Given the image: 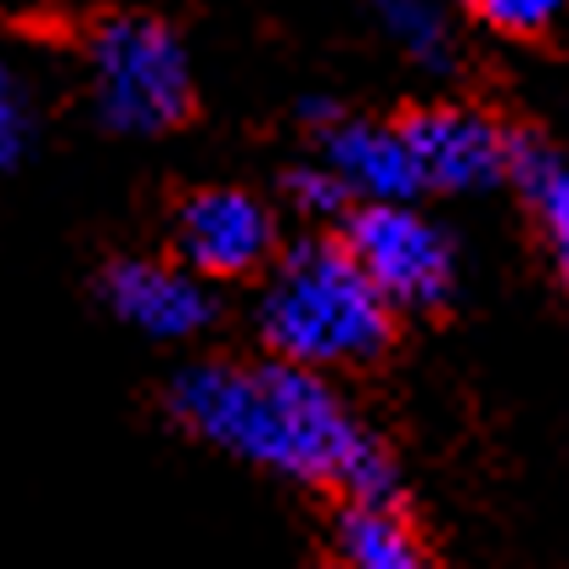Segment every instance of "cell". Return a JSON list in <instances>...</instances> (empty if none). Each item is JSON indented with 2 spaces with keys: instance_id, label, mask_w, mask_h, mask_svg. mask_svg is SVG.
<instances>
[{
  "instance_id": "cell-1",
  "label": "cell",
  "mask_w": 569,
  "mask_h": 569,
  "mask_svg": "<svg viewBox=\"0 0 569 569\" xmlns=\"http://www.w3.org/2000/svg\"><path fill=\"white\" fill-rule=\"evenodd\" d=\"M170 412L203 446L305 485H333L350 497V508H389L395 497L383 446L345 412L321 372L288 361H203L170 383Z\"/></svg>"
},
{
  "instance_id": "cell-2",
  "label": "cell",
  "mask_w": 569,
  "mask_h": 569,
  "mask_svg": "<svg viewBox=\"0 0 569 569\" xmlns=\"http://www.w3.org/2000/svg\"><path fill=\"white\" fill-rule=\"evenodd\" d=\"M254 321L271 356L305 372L372 361L389 339V305L356 271L345 242L328 237H310L293 254H282Z\"/></svg>"
},
{
  "instance_id": "cell-3",
  "label": "cell",
  "mask_w": 569,
  "mask_h": 569,
  "mask_svg": "<svg viewBox=\"0 0 569 569\" xmlns=\"http://www.w3.org/2000/svg\"><path fill=\"white\" fill-rule=\"evenodd\" d=\"M91 97L108 130H176L192 108V73L181 40L152 18H108L91 34Z\"/></svg>"
},
{
  "instance_id": "cell-4",
  "label": "cell",
  "mask_w": 569,
  "mask_h": 569,
  "mask_svg": "<svg viewBox=\"0 0 569 569\" xmlns=\"http://www.w3.org/2000/svg\"><path fill=\"white\" fill-rule=\"evenodd\" d=\"M345 254L389 310H435L451 293V237L412 203H361L345 214Z\"/></svg>"
},
{
  "instance_id": "cell-5",
  "label": "cell",
  "mask_w": 569,
  "mask_h": 569,
  "mask_svg": "<svg viewBox=\"0 0 569 569\" xmlns=\"http://www.w3.org/2000/svg\"><path fill=\"white\" fill-rule=\"evenodd\" d=\"M395 130L423 192H485L508 176V136L473 108H418Z\"/></svg>"
},
{
  "instance_id": "cell-6",
  "label": "cell",
  "mask_w": 569,
  "mask_h": 569,
  "mask_svg": "<svg viewBox=\"0 0 569 569\" xmlns=\"http://www.w3.org/2000/svg\"><path fill=\"white\" fill-rule=\"evenodd\" d=\"M176 249L192 277H249L271 254V209L237 187H209L181 203Z\"/></svg>"
},
{
  "instance_id": "cell-7",
  "label": "cell",
  "mask_w": 569,
  "mask_h": 569,
  "mask_svg": "<svg viewBox=\"0 0 569 569\" xmlns=\"http://www.w3.org/2000/svg\"><path fill=\"white\" fill-rule=\"evenodd\" d=\"M102 305L147 339H192L214 321L203 277L164 260H119L102 271Z\"/></svg>"
},
{
  "instance_id": "cell-8",
  "label": "cell",
  "mask_w": 569,
  "mask_h": 569,
  "mask_svg": "<svg viewBox=\"0 0 569 569\" xmlns=\"http://www.w3.org/2000/svg\"><path fill=\"white\" fill-rule=\"evenodd\" d=\"M321 170H328L345 187V198H356V203H412L423 192L395 124H361V119L328 124Z\"/></svg>"
},
{
  "instance_id": "cell-9",
  "label": "cell",
  "mask_w": 569,
  "mask_h": 569,
  "mask_svg": "<svg viewBox=\"0 0 569 569\" xmlns=\"http://www.w3.org/2000/svg\"><path fill=\"white\" fill-rule=\"evenodd\" d=\"M508 176L547 237L558 277L569 282V158L536 136H519V141H508Z\"/></svg>"
},
{
  "instance_id": "cell-10",
  "label": "cell",
  "mask_w": 569,
  "mask_h": 569,
  "mask_svg": "<svg viewBox=\"0 0 569 569\" xmlns=\"http://www.w3.org/2000/svg\"><path fill=\"white\" fill-rule=\"evenodd\" d=\"M339 569H429V558L389 508H350L339 525Z\"/></svg>"
},
{
  "instance_id": "cell-11",
  "label": "cell",
  "mask_w": 569,
  "mask_h": 569,
  "mask_svg": "<svg viewBox=\"0 0 569 569\" xmlns=\"http://www.w3.org/2000/svg\"><path fill=\"white\" fill-rule=\"evenodd\" d=\"M378 23L412 62H423V68L451 62V23L435 0H378Z\"/></svg>"
},
{
  "instance_id": "cell-12",
  "label": "cell",
  "mask_w": 569,
  "mask_h": 569,
  "mask_svg": "<svg viewBox=\"0 0 569 569\" xmlns=\"http://www.w3.org/2000/svg\"><path fill=\"white\" fill-rule=\"evenodd\" d=\"M468 7L502 34H541L563 12V0H468Z\"/></svg>"
},
{
  "instance_id": "cell-13",
  "label": "cell",
  "mask_w": 569,
  "mask_h": 569,
  "mask_svg": "<svg viewBox=\"0 0 569 569\" xmlns=\"http://www.w3.org/2000/svg\"><path fill=\"white\" fill-rule=\"evenodd\" d=\"M29 130H34V119H29V97H23V86L0 68V170H12L18 158L29 152Z\"/></svg>"
},
{
  "instance_id": "cell-14",
  "label": "cell",
  "mask_w": 569,
  "mask_h": 569,
  "mask_svg": "<svg viewBox=\"0 0 569 569\" xmlns=\"http://www.w3.org/2000/svg\"><path fill=\"white\" fill-rule=\"evenodd\" d=\"M288 203L299 209V214H310V220H333V214H345V187L321 170V164H310V170H293L288 176Z\"/></svg>"
}]
</instances>
